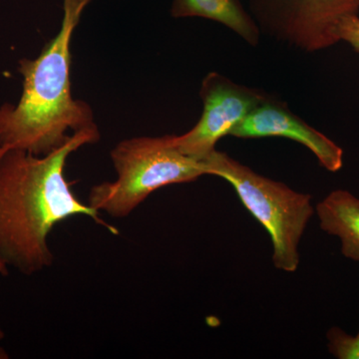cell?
Instances as JSON below:
<instances>
[{"label":"cell","mask_w":359,"mask_h":359,"mask_svg":"<svg viewBox=\"0 0 359 359\" xmlns=\"http://www.w3.org/2000/svg\"><path fill=\"white\" fill-rule=\"evenodd\" d=\"M99 139L98 128L83 130L48 155L7 149L0 157V259L7 266L28 276L50 268L54 256L49 233L71 217H90L119 233L99 212L78 199L65 177L68 157Z\"/></svg>","instance_id":"obj_1"},{"label":"cell","mask_w":359,"mask_h":359,"mask_svg":"<svg viewBox=\"0 0 359 359\" xmlns=\"http://www.w3.org/2000/svg\"><path fill=\"white\" fill-rule=\"evenodd\" d=\"M92 0H63L62 25L39 57L22 58L20 101L0 106V147L45 156L62 147L73 134L98 128L88 104L71 93V39Z\"/></svg>","instance_id":"obj_2"},{"label":"cell","mask_w":359,"mask_h":359,"mask_svg":"<svg viewBox=\"0 0 359 359\" xmlns=\"http://www.w3.org/2000/svg\"><path fill=\"white\" fill-rule=\"evenodd\" d=\"M110 155L117 178L94 186L88 205L113 218H126L163 187L189 183L208 175L204 161L179 150L175 135L126 139Z\"/></svg>","instance_id":"obj_3"},{"label":"cell","mask_w":359,"mask_h":359,"mask_svg":"<svg viewBox=\"0 0 359 359\" xmlns=\"http://www.w3.org/2000/svg\"><path fill=\"white\" fill-rule=\"evenodd\" d=\"M208 175L226 180L243 205L268 231L276 269L294 273L299 268V245L313 216L311 196L295 192L215 150L204 160Z\"/></svg>","instance_id":"obj_4"},{"label":"cell","mask_w":359,"mask_h":359,"mask_svg":"<svg viewBox=\"0 0 359 359\" xmlns=\"http://www.w3.org/2000/svg\"><path fill=\"white\" fill-rule=\"evenodd\" d=\"M261 33L302 51L339 43V25L358 14L359 0H249Z\"/></svg>","instance_id":"obj_5"},{"label":"cell","mask_w":359,"mask_h":359,"mask_svg":"<svg viewBox=\"0 0 359 359\" xmlns=\"http://www.w3.org/2000/svg\"><path fill=\"white\" fill-rule=\"evenodd\" d=\"M200 96L204 103L202 117L190 131L175 136V144L183 154L204 161L216 150L219 140L230 135L268 94L211 72L203 80Z\"/></svg>","instance_id":"obj_6"},{"label":"cell","mask_w":359,"mask_h":359,"mask_svg":"<svg viewBox=\"0 0 359 359\" xmlns=\"http://www.w3.org/2000/svg\"><path fill=\"white\" fill-rule=\"evenodd\" d=\"M230 135L241 139L283 137L308 148L332 173L339 172L344 165V150L339 145L294 114L287 104L269 95Z\"/></svg>","instance_id":"obj_7"},{"label":"cell","mask_w":359,"mask_h":359,"mask_svg":"<svg viewBox=\"0 0 359 359\" xmlns=\"http://www.w3.org/2000/svg\"><path fill=\"white\" fill-rule=\"evenodd\" d=\"M320 226L341 243V254L359 262V199L348 191H332L316 205Z\"/></svg>","instance_id":"obj_8"},{"label":"cell","mask_w":359,"mask_h":359,"mask_svg":"<svg viewBox=\"0 0 359 359\" xmlns=\"http://www.w3.org/2000/svg\"><path fill=\"white\" fill-rule=\"evenodd\" d=\"M175 18H202L230 28L248 43L257 46L261 30L241 0H173Z\"/></svg>","instance_id":"obj_9"},{"label":"cell","mask_w":359,"mask_h":359,"mask_svg":"<svg viewBox=\"0 0 359 359\" xmlns=\"http://www.w3.org/2000/svg\"><path fill=\"white\" fill-rule=\"evenodd\" d=\"M328 351L339 359H359V332L347 334L339 327H332L327 334Z\"/></svg>","instance_id":"obj_10"},{"label":"cell","mask_w":359,"mask_h":359,"mask_svg":"<svg viewBox=\"0 0 359 359\" xmlns=\"http://www.w3.org/2000/svg\"><path fill=\"white\" fill-rule=\"evenodd\" d=\"M340 41H346L356 52H359V16L358 14L346 16L339 25Z\"/></svg>","instance_id":"obj_11"},{"label":"cell","mask_w":359,"mask_h":359,"mask_svg":"<svg viewBox=\"0 0 359 359\" xmlns=\"http://www.w3.org/2000/svg\"><path fill=\"white\" fill-rule=\"evenodd\" d=\"M7 149L8 148L0 147V157L4 154V152H6ZM0 275L2 276H7L9 275L8 266H7L1 259H0ZM4 337H6V334H4L2 328H0V340L4 339Z\"/></svg>","instance_id":"obj_12"}]
</instances>
